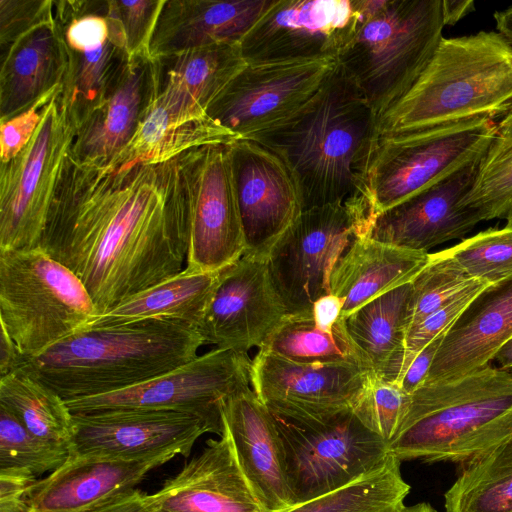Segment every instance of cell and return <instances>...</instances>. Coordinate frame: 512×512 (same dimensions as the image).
<instances>
[{
  "label": "cell",
  "instance_id": "52",
  "mask_svg": "<svg viewBox=\"0 0 512 512\" xmlns=\"http://www.w3.org/2000/svg\"><path fill=\"white\" fill-rule=\"evenodd\" d=\"M473 0L448 1L442 0V16L444 26H453L462 18L474 11Z\"/></svg>",
  "mask_w": 512,
  "mask_h": 512
},
{
  "label": "cell",
  "instance_id": "53",
  "mask_svg": "<svg viewBox=\"0 0 512 512\" xmlns=\"http://www.w3.org/2000/svg\"><path fill=\"white\" fill-rule=\"evenodd\" d=\"M497 32L512 44V5L494 13Z\"/></svg>",
  "mask_w": 512,
  "mask_h": 512
},
{
  "label": "cell",
  "instance_id": "15",
  "mask_svg": "<svg viewBox=\"0 0 512 512\" xmlns=\"http://www.w3.org/2000/svg\"><path fill=\"white\" fill-rule=\"evenodd\" d=\"M363 0H277L240 43L247 64L335 58L356 32Z\"/></svg>",
  "mask_w": 512,
  "mask_h": 512
},
{
  "label": "cell",
  "instance_id": "20",
  "mask_svg": "<svg viewBox=\"0 0 512 512\" xmlns=\"http://www.w3.org/2000/svg\"><path fill=\"white\" fill-rule=\"evenodd\" d=\"M477 163L373 216L362 236L427 253L438 245L464 238L482 221L477 212L460 205L473 184Z\"/></svg>",
  "mask_w": 512,
  "mask_h": 512
},
{
  "label": "cell",
  "instance_id": "51",
  "mask_svg": "<svg viewBox=\"0 0 512 512\" xmlns=\"http://www.w3.org/2000/svg\"><path fill=\"white\" fill-rule=\"evenodd\" d=\"M0 335V377H3L18 368L22 355L13 339L2 326Z\"/></svg>",
  "mask_w": 512,
  "mask_h": 512
},
{
  "label": "cell",
  "instance_id": "43",
  "mask_svg": "<svg viewBox=\"0 0 512 512\" xmlns=\"http://www.w3.org/2000/svg\"><path fill=\"white\" fill-rule=\"evenodd\" d=\"M408 396L397 384L373 379L354 412L369 430L389 443L399 428Z\"/></svg>",
  "mask_w": 512,
  "mask_h": 512
},
{
  "label": "cell",
  "instance_id": "23",
  "mask_svg": "<svg viewBox=\"0 0 512 512\" xmlns=\"http://www.w3.org/2000/svg\"><path fill=\"white\" fill-rule=\"evenodd\" d=\"M221 411L239 466L264 510L281 512L292 507L273 414L250 386L227 397Z\"/></svg>",
  "mask_w": 512,
  "mask_h": 512
},
{
  "label": "cell",
  "instance_id": "21",
  "mask_svg": "<svg viewBox=\"0 0 512 512\" xmlns=\"http://www.w3.org/2000/svg\"><path fill=\"white\" fill-rule=\"evenodd\" d=\"M154 512H266L244 476L223 426L200 454L155 493Z\"/></svg>",
  "mask_w": 512,
  "mask_h": 512
},
{
  "label": "cell",
  "instance_id": "55",
  "mask_svg": "<svg viewBox=\"0 0 512 512\" xmlns=\"http://www.w3.org/2000/svg\"><path fill=\"white\" fill-rule=\"evenodd\" d=\"M397 512H437L429 503L420 502L411 506H404Z\"/></svg>",
  "mask_w": 512,
  "mask_h": 512
},
{
  "label": "cell",
  "instance_id": "54",
  "mask_svg": "<svg viewBox=\"0 0 512 512\" xmlns=\"http://www.w3.org/2000/svg\"><path fill=\"white\" fill-rule=\"evenodd\" d=\"M491 365L500 370L512 372V337L499 349Z\"/></svg>",
  "mask_w": 512,
  "mask_h": 512
},
{
  "label": "cell",
  "instance_id": "48",
  "mask_svg": "<svg viewBox=\"0 0 512 512\" xmlns=\"http://www.w3.org/2000/svg\"><path fill=\"white\" fill-rule=\"evenodd\" d=\"M444 336H439L426 345L406 369L399 382V387L406 395H411L426 380Z\"/></svg>",
  "mask_w": 512,
  "mask_h": 512
},
{
  "label": "cell",
  "instance_id": "40",
  "mask_svg": "<svg viewBox=\"0 0 512 512\" xmlns=\"http://www.w3.org/2000/svg\"><path fill=\"white\" fill-rule=\"evenodd\" d=\"M70 448L30 432L0 405V469L24 468L35 476L53 472L67 460Z\"/></svg>",
  "mask_w": 512,
  "mask_h": 512
},
{
  "label": "cell",
  "instance_id": "11",
  "mask_svg": "<svg viewBox=\"0 0 512 512\" xmlns=\"http://www.w3.org/2000/svg\"><path fill=\"white\" fill-rule=\"evenodd\" d=\"M370 204L366 195L342 204L304 210L271 248L269 272L288 314L309 313L330 294L335 264L357 236H362Z\"/></svg>",
  "mask_w": 512,
  "mask_h": 512
},
{
  "label": "cell",
  "instance_id": "49",
  "mask_svg": "<svg viewBox=\"0 0 512 512\" xmlns=\"http://www.w3.org/2000/svg\"><path fill=\"white\" fill-rule=\"evenodd\" d=\"M85 512H154L149 494L137 488L119 493Z\"/></svg>",
  "mask_w": 512,
  "mask_h": 512
},
{
  "label": "cell",
  "instance_id": "28",
  "mask_svg": "<svg viewBox=\"0 0 512 512\" xmlns=\"http://www.w3.org/2000/svg\"><path fill=\"white\" fill-rule=\"evenodd\" d=\"M429 259L427 252L357 236L333 268L330 293L343 300L345 318L369 301L413 281Z\"/></svg>",
  "mask_w": 512,
  "mask_h": 512
},
{
  "label": "cell",
  "instance_id": "45",
  "mask_svg": "<svg viewBox=\"0 0 512 512\" xmlns=\"http://www.w3.org/2000/svg\"><path fill=\"white\" fill-rule=\"evenodd\" d=\"M54 18L52 0H0L2 51L34 27ZM5 51V50H4Z\"/></svg>",
  "mask_w": 512,
  "mask_h": 512
},
{
  "label": "cell",
  "instance_id": "19",
  "mask_svg": "<svg viewBox=\"0 0 512 512\" xmlns=\"http://www.w3.org/2000/svg\"><path fill=\"white\" fill-rule=\"evenodd\" d=\"M287 314L267 259L242 256L225 268L197 331L204 345L247 353L260 349Z\"/></svg>",
  "mask_w": 512,
  "mask_h": 512
},
{
  "label": "cell",
  "instance_id": "39",
  "mask_svg": "<svg viewBox=\"0 0 512 512\" xmlns=\"http://www.w3.org/2000/svg\"><path fill=\"white\" fill-rule=\"evenodd\" d=\"M477 280L480 279L470 277L445 249L430 253L428 264L411 282L409 330Z\"/></svg>",
  "mask_w": 512,
  "mask_h": 512
},
{
  "label": "cell",
  "instance_id": "34",
  "mask_svg": "<svg viewBox=\"0 0 512 512\" xmlns=\"http://www.w3.org/2000/svg\"><path fill=\"white\" fill-rule=\"evenodd\" d=\"M259 350L298 364L348 363L366 370L345 330L344 319L327 331L315 323L311 312L287 314Z\"/></svg>",
  "mask_w": 512,
  "mask_h": 512
},
{
  "label": "cell",
  "instance_id": "26",
  "mask_svg": "<svg viewBox=\"0 0 512 512\" xmlns=\"http://www.w3.org/2000/svg\"><path fill=\"white\" fill-rule=\"evenodd\" d=\"M512 337V280L481 292L446 333L424 383L447 382L491 362Z\"/></svg>",
  "mask_w": 512,
  "mask_h": 512
},
{
  "label": "cell",
  "instance_id": "14",
  "mask_svg": "<svg viewBox=\"0 0 512 512\" xmlns=\"http://www.w3.org/2000/svg\"><path fill=\"white\" fill-rule=\"evenodd\" d=\"M336 65L335 58L247 64L207 114L238 138L248 139L301 109Z\"/></svg>",
  "mask_w": 512,
  "mask_h": 512
},
{
  "label": "cell",
  "instance_id": "24",
  "mask_svg": "<svg viewBox=\"0 0 512 512\" xmlns=\"http://www.w3.org/2000/svg\"><path fill=\"white\" fill-rule=\"evenodd\" d=\"M277 0H166L150 45L153 60L215 44H236Z\"/></svg>",
  "mask_w": 512,
  "mask_h": 512
},
{
  "label": "cell",
  "instance_id": "25",
  "mask_svg": "<svg viewBox=\"0 0 512 512\" xmlns=\"http://www.w3.org/2000/svg\"><path fill=\"white\" fill-rule=\"evenodd\" d=\"M173 458L103 459L69 452L64 464L32 487L30 512H85L136 488L151 470Z\"/></svg>",
  "mask_w": 512,
  "mask_h": 512
},
{
  "label": "cell",
  "instance_id": "1",
  "mask_svg": "<svg viewBox=\"0 0 512 512\" xmlns=\"http://www.w3.org/2000/svg\"><path fill=\"white\" fill-rule=\"evenodd\" d=\"M188 246L178 157L112 169L69 154L39 248L82 282L97 315L180 273Z\"/></svg>",
  "mask_w": 512,
  "mask_h": 512
},
{
  "label": "cell",
  "instance_id": "13",
  "mask_svg": "<svg viewBox=\"0 0 512 512\" xmlns=\"http://www.w3.org/2000/svg\"><path fill=\"white\" fill-rule=\"evenodd\" d=\"M229 144L202 146L178 156L189 206L185 269L190 272L222 270L246 251Z\"/></svg>",
  "mask_w": 512,
  "mask_h": 512
},
{
  "label": "cell",
  "instance_id": "2",
  "mask_svg": "<svg viewBox=\"0 0 512 512\" xmlns=\"http://www.w3.org/2000/svg\"><path fill=\"white\" fill-rule=\"evenodd\" d=\"M248 139L278 154L298 185L303 211L366 195L379 140L377 116L337 63L301 109Z\"/></svg>",
  "mask_w": 512,
  "mask_h": 512
},
{
  "label": "cell",
  "instance_id": "10",
  "mask_svg": "<svg viewBox=\"0 0 512 512\" xmlns=\"http://www.w3.org/2000/svg\"><path fill=\"white\" fill-rule=\"evenodd\" d=\"M273 416L293 505L353 483L390 456L388 443L369 430L354 410L311 423Z\"/></svg>",
  "mask_w": 512,
  "mask_h": 512
},
{
  "label": "cell",
  "instance_id": "9",
  "mask_svg": "<svg viewBox=\"0 0 512 512\" xmlns=\"http://www.w3.org/2000/svg\"><path fill=\"white\" fill-rule=\"evenodd\" d=\"M62 86L28 144L0 168V249L39 247L75 136Z\"/></svg>",
  "mask_w": 512,
  "mask_h": 512
},
{
  "label": "cell",
  "instance_id": "6",
  "mask_svg": "<svg viewBox=\"0 0 512 512\" xmlns=\"http://www.w3.org/2000/svg\"><path fill=\"white\" fill-rule=\"evenodd\" d=\"M443 28L442 0H363L361 22L336 60L377 119L419 78Z\"/></svg>",
  "mask_w": 512,
  "mask_h": 512
},
{
  "label": "cell",
  "instance_id": "47",
  "mask_svg": "<svg viewBox=\"0 0 512 512\" xmlns=\"http://www.w3.org/2000/svg\"><path fill=\"white\" fill-rule=\"evenodd\" d=\"M37 480L24 468L0 469V512H30L29 495Z\"/></svg>",
  "mask_w": 512,
  "mask_h": 512
},
{
  "label": "cell",
  "instance_id": "29",
  "mask_svg": "<svg viewBox=\"0 0 512 512\" xmlns=\"http://www.w3.org/2000/svg\"><path fill=\"white\" fill-rule=\"evenodd\" d=\"M161 88L157 98L169 109L199 117L246 67L239 43L215 44L157 60Z\"/></svg>",
  "mask_w": 512,
  "mask_h": 512
},
{
  "label": "cell",
  "instance_id": "3",
  "mask_svg": "<svg viewBox=\"0 0 512 512\" xmlns=\"http://www.w3.org/2000/svg\"><path fill=\"white\" fill-rule=\"evenodd\" d=\"M202 345L195 328L169 320L78 329L42 353L22 357L15 371L68 401L148 381L190 362Z\"/></svg>",
  "mask_w": 512,
  "mask_h": 512
},
{
  "label": "cell",
  "instance_id": "41",
  "mask_svg": "<svg viewBox=\"0 0 512 512\" xmlns=\"http://www.w3.org/2000/svg\"><path fill=\"white\" fill-rule=\"evenodd\" d=\"M445 251L472 278L490 285L512 280V226L481 231Z\"/></svg>",
  "mask_w": 512,
  "mask_h": 512
},
{
  "label": "cell",
  "instance_id": "16",
  "mask_svg": "<svg viewBox=\"0 0 512 512\" xmlns=\"http://www.w3.org/2000/svg\"><path fill=\"white\" fill-rule=\"evenodd\" d=\"M372 380L357 365L298 364L261 350L251 365L252 389L267 409L301 423L354 410Z\"/></svg>",
  "mask_w": 512,
  "mask_h": 512
},
{
  "label": "cell",
  "instance_id": "17",
  "mask_svg": "<svg viewBox=\"0 0 512 512\" xmlns=\"http://www.w3.org/2000/svg\"><path fill=\"white\" fill-rule=\"evenodd\" d=\"M70 452L122 460L189 456L198 438L218 429L197 414L166 410H123L73 415Z\"/></svg>",
  "mask_w": 512,
  "mask_h": 512
},
{
  "label": "cell",
  "instance_id": "46",
  "mask_svg": "<svg viewBox=\"0 0 512 512\" xmlns=\"http://www.w3.org/2000/svg\"><path fill=\"white\" fill-rule=\"evenodd\" d=\"M61 86L39 99L23 112L1 121V163L10 161L28 144L42 121L48 102Z\"/></svg>",
  "mask_w": 512,
  "mask_h": 512
},
{
  "label": "cell",
  "instance_id": "8",
  "mask_svg": "<svg viewBox=\"0 0 512 512\" xmlns=\"http://www.w3.org/2000/svg\"><path fill=\"white\" fill-rule=\"evenodd\" d=\"M496 125L479 118L379 136L366 188L371 218L478 161Z\"/></svg>",
  "mask_w": 512,
  "mask_h": 512
},
{
  "label": "cell",
  "instance_id": "56",
  "mask_svg": "<svg viewBox=\"0 0 512 512\" xmlns=\"http://www.w3.org/2000/svg\"><path fill=\"white\" fill-rule=\"evenodd\" d=\"M506 219V225L512 226V203L510 205V208L505 216Z\"/></svg>",
  "mask_w": 512,
  "mask_h": 512
},
{
  "label": "cell",
  "instance_id": "7",
  "mask_svg": "<svg viewBox=\"0 0 512 512\" xmlns=\"http://www.w3.org/2000/svg\"><path fill=\"white\" fill-rule=\"evenodd\" d=\"M97 315L82 282L42 249H0V322L24 358Z\"/></svg>",
  "mask_w": 512,
  "mask_h": 512
},
{
  "label": "cell",
  "instance_id": "32",
  "mask_svg": "<svg viewBox=\"0 0 512 512\" xmlns=\"http://www.w3.org/2000/svg\"><path fill=\"white\" fill-rule=\"evenodd\" d=\"M236 139L208 114L182 116L156 97L129 142L104 166L121 169L135 163H163L194 148L229 144Z\"/></svg>",
  "mask_w": 512,
  "mask_h": 512
},
{
  "label": "cell",
  "instance_id": "27",
  "mask_svg": "<svg viewBox=\"0 0 512 512\" xmlns=\"http://www.w3.org/2000/svg\"><path fill=\"white\" fill-rule=\"evenodd\" d=\"M68 66L63 27L55 18L16 40L1 56L0 121L61 86Z\"/></svg>",
  "mask_w": 512,
  "mask_h": 512
},
{
  "label": "cell",
  "instance_id": "42",
  "mask_svg": "<svg viewBox=\"0 0 512 512\" xmlns=\"http://www.w3.org/2000/svg\"><path fill=\"white\" fill-rule=\"evenodd\" d=\"M165 1H105L109 40L124 50L128 59L151 57L150 45Z\"/></svg>",
  "mask_w": 512,
  "mask_h": 512
},
{
  "label": "cell",
  "instance_id": "30",
  "mask_svg": "<svg viewBox=\"0 0 512 512\" xmlns=\"http://www.w3.org/2000/svg\"><path fill=\"white\" fill-rule=\"evenodd\" d=\"M411 282L343 318L350 341L372 378L398 386L409 331Z\"/></svg>",
  "mask_w": 512,
  "mask_h": 512
},
{
  "label": "cell",
  "instance_id": "44",
  "mask_svg": "<svg viewBox=\"0 0 512 512\" xmlns=\"http://www.w3.org/2000/svg\"><path fill=\"white\" fill-rule=\"evenodd\" d=\"M489 286L491 285L488 282L477 280L471 287L409 330L401 378L415 356L434 339L446 335L472 301Z\"/></svg>",
  "mask_w": 512,
  "mask_h": 512
},
{
  "label": "cell",
  "instance_id": "18",
  "mask_svg": "<svg viewBox=\"0 0 512 512\" xmlns=\"http://www.w3.org/2000/svg\"><path fill=\"white\" fill-rule=\"evenodd\" d=\"M246 251L265 258L303 212L296 180L284 160L268 147L238 138L229 144Z\"/></svg>",
  "mask_w": 512,
  "mask_h": 512
},
{
  "label": "cell",
  "instance_id": "36",
  "mask_svg": "<svg viewBox=\"0 0 512 512\" xmlns=\"http://www.w3.org/2000/svg\"><path fill=\"white\" fill-rule=\"evenodd\" d=\"M67 51L68 66L61 97L76 131L102 103L128 57L110 40L96 49L74 51L67 48Z\"/></svg>",
  "mask_w": 512,
  "mask_h": 512
},
{
  "label": "cell",
  "instance_id": "35",
  "mask_svg": "<svg viewBox=\"0 0 512 512\" xmlns=\"http://www.w3.org/2000/svg\"><path fill=\"white\" fill-rule=\"evenodd\" d=\"M0 405L36 436L71 447L73 414L66 401L44 384L19 371L0 377Z\"/></svg>",
  "mask_w": 512,
  "mask_h": 512
},
{
  "label": "cell",
  "instance_id": "33",
  "mask_svg": "<svg viewBox=\"0 0 512 512\" xmlns=\"http://www.w3.org/2000/svg\"><path fill=\"white\" fill-rule=\"evenodd\" d=\"M446 512H512V441L461 465Z\"/></svg>",
  "mask_w": 512,
  "mask_h": 512
},
{
  "label": "cell",
  "instance_id": "12",
  "mask_svg": "<svg viewBox=\"0 0 512 512\" xmlns=\"http://www.w3.org/2000/svg\"><path fill=\"white\" fill-rule=\"evenodd\" d=\"M247 353L215 348L190 362L129 388L66 401L73 415L123 410L197 414L223 431L222 403L251 384Z\"/></svg>",
  "mask_w": 512,
  "mask_h": 512
},
{
  "label": "cell",
  "instance_id": "37",
  "mask_svg": "<svg viewBox=\"0 0 512 512\" xmlns=\"http://www.w3.org/2000/svg\"><path fill=\"white\" fill-rule=\"evenodd\" d=\"M410 489L401 474V461L390 454L381 466L353 483L281 512H397L405 506Z\"/></svg>",
  "mask_w": 512,
  "mask_h": 512
},
{
  "label": "cell",
  "instance_id": "50",
  "mask_svg": "<svg viewBox=\"0 0 512 512\" xmlns=\"http://www.w3.org/2000/svg\"><path fill=\"white\" fill-rule=\"evenodd\" d=\"M342 308L343 300L330 293L313 304L311 313L321 329L330 331L343 318Z\"/></svg>",
  "mask_w": 512,
  "mask_h": 512
},
{
  "label": "cell",
  "instance_id": "31",
  "mask_svg": "<svg viewBox=\"0 0 512 512\" xmlns=\"http://www.w3.org/2000/svg\"><path fill=\"white\" fill-rule=\"evenodd\" d=\"M224 271L225 268L214 272H190L183 269L177 275L132 296L108 312L93 316L80 329L169 320L197 330Z\"/></svg>",
  "mask_w": 512,
  "mask_h": 512
},
{
  "label": "cell",
  "instance_id": "4",
  "mask_svg": "<svg viewBox=\"0 0 512 512\" xmlns=\"http://www.w3.org/2000/svg\"><path fill=\"white\" fill-rule=\"evenodd\" d=\"M512 441V372L493 365L423 383L408 396L389 454L402 461L464 465Z\"/></svg>",
  "mask_w": 512,
  "mask_h": 512
},
{
  "label": "cell",
  "instance_id": "22",
  "mask_svg": "<svg viewBox=\"0 0 512 512\" xmlns=\"http://www.w3.org/2000/svg\"><path fill=\"white\" fill-rule=\"evenodd\" d=\"M160 88L158 61L128 59L102 103L77 127L70 156L106 165L132 138Z\"/></svg>",
  "mask_w": 512,
  "mask_h": 512
},
{
  "label": "cell",
  "instance_id": "38",
  "mask_svg": "<svg viewBox=\"0 0 512 512\" xmlns=\"http://www.w3.org/2000/svg\"><path fill=\"white\" fill-rule=\"evenodd\" d=\"M512 203V111L497 121L495 133L477 163L473 184L460 201L482 221L505 218Z\"/></svg>",
  "mask_w": 512,
  "mask_h": 512
},
{
  "label": "cell",
  "instance_id": "5",
  "mask_svg": "<svg viewBox=\"0 0 512 512\" xmlns=\"http://www.w3.org/2000/svg\"><path fill=\"white\" fill-rule=\"evenodd\" d=\"M512 111V44L481 30L443 37L413 86L377 119L379 136L479 118L500 120Z\"/></svg>",
  "mask_w": 512,
  "mask_h": 512
}]
</instances>
